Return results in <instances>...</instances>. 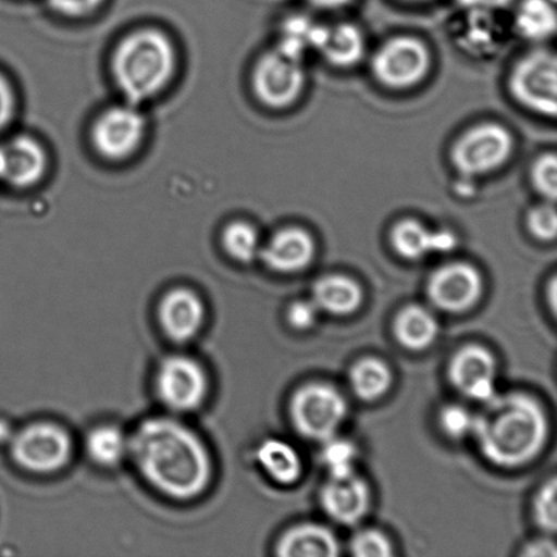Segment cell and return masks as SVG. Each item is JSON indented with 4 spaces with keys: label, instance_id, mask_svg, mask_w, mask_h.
<instances>
[{
    "label": "cell",
    "instance_id": "obj_1",
    "mask_svg": "<svg viewBox=\"0 0 557 557\" xmlns=\"http://www.w3.org/2000/svg\"><path fill=\"white\" fill-rule=\"evenodd\" d=\"M128 455L147 482L173 499H194L211 482L209 450L177 420H145L128 438Z\"/></svg>",
    "mask_w": 557,
    "mask_h": 557
},
{
    "label": "cell",
    "instance_id": "obj_2",
    "mask_svg": "<svg viewBox=\"0 0 557 557\" xmlns=\"http://www.w3.org/2000/svg\"><path fill=\"white\" fill-rule=\"evenodd\" d=\"M483 406L472 435L485 460L515 469L540 455L548 438V419L537 400L525 393H496Z\"/></svg>",
    "mask_w": 557,
    "mask_h": 557
},
{
    "label": "cell",
    "instance_id": "obj_3",
    "mask_svg": "<svg viewBox=\"0 0 557 557\" xmlns=\"http://www.w3.org/2000/svg\"><path fill=\"white\" fill-rule=\"evenodd\" d=\"M177 71V52L165 33L139 29L125 36L114 49L112 74L124 100L134 106L161 95Z\"/></svg>",
    "mask_w": 557,
    "mask_h": 557
},
{
    "label": "cell",
    "instance_id": "obj_4",
    "mask_svg": "<svg viewBox=\"0 0 557 557\" xmlns=\"http://www.w3.org/2000/svg\"><path fill=\"white\" fill-rule=\"evenodd\" d=\"M347 414L346 398L325 382L300 386L289 401V417L295 430L310 441L325 442L336 436Z\"/></svg>",
    "mask_w": 557,
    "mask_h": 557
},
{
    "label": "cell",
    "instance_id": "obj_5",
    "mask_svg": "<svg viewBox=\"0 0 557 557\" xmlns=\"http://www.w3.org/2000/svg\"><path fill=\"white\" fill-rule=\"evenodd\" d=\"M515 138L509 129L498 123L474 125L455 141L450 161L460 176L484 177L498 171L510 160Z\"/></svg>",
    "mask_w": 557,
    "mask_h": 557
},
{
    "label": "cell",
    "instance_id": "obj_6",
    "mask_svg": "<svg viewBox=\"0 0 557 557\" xmlns=\"http://www.w3.org/2000/svg\"><path fill=\"white\" fill-rule=\"evenodd\" d=\"M511 96L529 111L555 117L557 59L548 49H534L518 60L509 78Z\"/></svg>",
    "mask_w": 557,
    "mask_h": 557
},
{
    "label": "cell",
    "instance_id": "obj_7",
    "mask_svg": "<svg viewBox=\"0 0 557 557\" xmlns=\"http://www.w3.org/2000/svg\"><path fill=\"white\" fill-rule=\"evenodd\" d=\"M429 70V48L411 36L391 38L382 44L371 60V71L375 79L393 90L417 86L428 75Z\"/></svg>",
    "mask_w": 557,
    "mask_h": 557
},
{
    "label": "cell",
    "instance_id": "obj_8",
    "mask_svg": "<svg viewBox=\"0 0 557 557\" xmlns=\"http://www.w3.org/2000/svg\"><path fill=\"white\" fill-rule=\"evenodd\" d=\"M147 122L138 106L125 101L106 109L91 128L92 146L109 161H123L140 149Z\"/></svg>",
    "mask_w": 557,
    "mask_h": 557
},
{
    "label": "cell",
    "instance_id": "obj_9",
    "mask_svg": "<svg viewBox=\"0 0 557 557\" xmlns=\"http://www.w3.org/2000/svg\"><path fill=\"white\" fill-rule=\"evenodd\" d=\"M11 455L29 472L52 473L69 462L73 442L62 428L52 423H35L18 431L10 441Z\"/></svg>",
    "mask_w": 557,
    "mask_h": 557
},
{
    "label": "cell",
    "instance_id": "obj_10",
    "mask_svg": "<svg viewBox=\"0 0 557 557\" xmlns=\"http://www.w3.org/2000/svg\"><path fill=\"white\" fill-rule=\"evenodd\" d=\"M305 84L302 60L289 58L276 48L261 54L256 62L253 91L265 107L283 109L293 106L302 95Z\"/></svg>",
    "mask_w": 557,
    "mask_h": 557
},
{
    "label": "cell",
    "instance_id": "obj_11",
    "mask_svg": "<svg viewBox=\"0 0 557 557\" xmlns=\"http://www.w3.org/2000/svg\"><path fill=\"white\" fill-rule=\"evenodd\" d=\"M158 396L168 408L189 412L205 403L209 393V379L195 359L173 355L162 360L156 376Z\"/></svg>",
    "mask_w": 557,
    "mask_h": 557
},
{
    "label": "cell",
    "instance_id": "obj_12",
    "mask_svg": "<svg viewBox=\"0 0 557 557\" xmlns=\"http://www.w3.org/2000/svg\"><path fill=\"white\" fill-rule=\"evenodd\" d=\"M428 294L436 309L446 313H463L482 298L483 277L473 265L455 261L431 274Z\"/></svg>",
    "mask_w": 557,
    "mask_h": 557
},
{
    "label": "cell",
    "instance_id": "obj_13",
    "mask_svg": "<svg viewBox=\"0 0 557 557\" xmlns=\"http://www.w3.org/2000/svg\"><path fill=\"white\" fill-rule=\"evenodd\" d=\"M450 384L473 401L487 403L496 393V360L482 346L462 347L453 355L447 370Z\"/></svg>",
    "mask_w": 557,
    "mask_h": 557
},
{
    "label": "cell",
    "instance_id": "obj_14",
    "mask_svg": "<svg viewBox=\"0 0 557 557\" xmlns=\"http://www.w3.org/2000/svg\"><path fill=\"white\" fill-rule=\"evenodd\" d=\"M48 154L29 135H18L0 144V182L18 189L35 187L46 177Z\"/></svg>",
    "mask_w": 557,
    "mask_h": 557
},
{
    "label": "cell",
    "instance_id": "obj_15",
    "mask_svg": "<svg viewBox=\"0 0 557 557\" xmlns=\"http://www.w3.org/2000/svg\"><path fill=\"white\" fill-rule=\"evenodd\" d=\"M322 509L333 521L344 527L357 525L363 520L371 507V493L363 479L351 476L330 478L321 490Z\"/></svg>",
    "mask_w": 557,
    "mask_h": 557
},
{
    "label": "cell",
    "instance_id": "obj_16",
    "mask_svg": "<svg viewBox=\"0 0 557 557\" xmlns=\"http://www.w3.org/2000/svg\"><path fill=\"white\" fill-rule=\"evenodd\" d=\"M315 256V243L300 227L282 228L261 247L259 258L277 274H297L308 269Z\"/></svg>",
    "mask_w": 557,
    "mask_h": 557
},
{
    "label": "cell",
    "instance_id": "obj_17",
    "mask_svg": "<svg viewBox=\"0 0 557 557\" xmlns=\"http://www.w3.org/2000/svg\"><path fill=\"white\" fill-rule=\"evenodd\" d=\"M163 332L173 342H189L198 335L206 319L201 299L188 288H174L162 298L158 309Z\"/></svg>",
    "mask_w": 557,
    "mask_h": 557
},
{
    "label": "cell",
    "instance_id": "obj_18",
    "mask_svg": "<svg viewBox=\"0 0 557 557\" xmlns=\"http://www.w3.org/2000/svg\"><path fill=\"white\" fill-rule=\"evenodd\" d=\"M391 244L400 258L419 261L430 255L451 252L457 247V238L450 232H434L422 222L407 218L393 226Z\"/></svg>",
    "mask_w": 557,
    "mask_h": 557
},
{
    "label": "cell",
    "instance_id": "obj_19",
    "mask_svg": "<svg viewBox=\"0 0 557 557\" xmlns=\"http://www.w3.org/2000/svg\"><path fill=\"white\" fill-rule=\"evenodd\" d=\"M276 554L282 557H336L341 554L335 533L317 523L288 529L278 540Z\"/></svg>",
    "mask_w": 557,
    "mask_h": 557
},
{
    "label": "cell",
    "instance_id": "obj_20",
    "mask_svg": "<svg viewBox=\"0 0 557 557\" xmlns=\"http://www.w3.org/2000/svg\"><path fill=\"white\" fill-rule=\"evenodd\" d=\"M311 300L317 308L332 315L355 313L363 302V292L354 278L327 275L319 278L311 288Z\"/></svg>",
    "mask_w": 557,
    "mask_h": 557
},
{
    "label": "cell",
    "instance_id": "obj_21",
    "mask_svg": "<svg viewBox=\"0 0 557 557\" xmlns=\"http://www.w3.org/2000/svg\"><path fill=\"white\" fill-rule=\"evenodd\" d=\"M393 332L404 348L409 351H423L433 346L438 337L440 324L429 309L409 305L397 314Z\"/></svg>",
    "mask_w": 557,
    "mask_h": 557
},
{
    "label": "cell",
    "instance_id": "obj_22",
    "mask_svg": "<svg viewBox=\"0 0 557 557\" xmlns=\"http://www.w3.org/2000/svg\"><path fill=\"white\" fill-rule=\"evenodd\" d=\"M256 458L263 471L281 485H293L304 472L302 458L292 444L282 440H267L258 447Z\"/></svg>",
    "mask_w": 557,
    "mask_h": 557
},
{
    "label": "cell",
    "instance_id": "obj_23",
    "mask_svg": "<svg viewBox=\"0 0 557 557\" xmlns=\"http://www.w3.org/2000/svg\"><path fill=\"white\" fill-rule=\"evenodd\" d=\"M327 63L348 69L358 64L364 54V38L357 26L344 22L327 26L324 42L319 51Z\"/></svg>",
    "mask_w": 557,
    "mask_h": 557
},
{
    "label": "cell",
    "instance_id": "obj_24",
    "mask_svg": "<svg viewBox=\"0 0 557 557\" xmlns=\"http://www.w3.org/2000/svg\"><path fill=\"white\" fill-rule=\"evenodd\" d=\"M327 26L304 15L289 16L283 22L276 49L289 58L302 60L308 51H320L325 40Z\"/></svg>",
    "mask_w": 557,
    "mask_h": 557
},
{
    "label": "cell",
    "instance_id": "obj_25",
    "mask_svg": "<svg viewBox=\"0 0 557 557\" xmlns=\"http://www.w3.org/2000/svg\"><path fill=\"white\" fill-rule=\"evenodd\" d=\"M393 374L385 362L376 358L358 360L349 370V386L363 401H375L389 392Z\"/></svg>",
    "mask_w": 557,
    "mask_h": 557
},
{
    "label": "cell",
    "instance_id": "obj_26",
    "mask_svg": "<svg viewBox=\"0 0 557 557\" xmlns=\"http://www.w3.org/2000/svg\"><path fill=\"white\" fill-rule=\"evenodd\" d=\"M553 0H522L516 13V27L529 41L548 40L556 33V10Z\"/></svg>",
    "mask_w": 557,
    "mask_h": 557
},
{
    "label": "cell",
    "instance_id": "obj_27",
    "mask_svg": "<svg viewBox=\"0 0 557 557\" xmlns=\"http://www.w3.org/2000/svg\"><path fill=\"white\" fill-rule=\"evenodd\" d=\"M86 449L92 461L114 467L128 455V438L114 425H101L87 436Z\"/></svg>",
    "mask_w": 557,
    "mask_h": 557
},
{
    "label": "cell",
    "instance_id": "obj_28",
    "mask_svg": "<svg viewBox=\"0 0 557 557\" xmlns=\"http://www.w3.org/2000/svg\"><path fill=\"white\" fill-rule=\"evenodd\" d=\"M222 245L232 259L244 264L259 259L261 247H263L258 228L245 221L228 223L222 233Z\"/></svg>",
    "mask_w": 557,
    "mask_h": 557
},
{
    "label": "cell",
    "instance_id": "obj_29",
    "mask_svg": "<svg viewBox=\"0 0 557 557\" xmlns=\"http://www.w3.org/2000/svg\"><path fill=\"white\" fill-rule=\"evenodd\" d=\"M322 449V462L325 463L330 478L342 479L355 473V460H357V447L347 440L333 438L324 442Z\"/></svg>",
    "mask_w": 557,
    "mask_h": 557
},
{
    "label": "cell",
    "instance_id": "obj_30",
    "mask_svg": "<svg viewBox=\"0 0 557 557\" xmlns=\"http://www.w3.org/2000/svg\"><path fill=\"white\" fill-rule=\"evenodd\" d=\"M533 188L544 199L554 203L557 196V158L555 152H547L537 158L531 171Z\"/></svg>",
    "mask_w": 557,
    "mask_h": 557
},
{
    "label": "cell",
    "instance_id": "obj_31",
    "mask_svg": "<svg viewBox=\"0 0 557 557\" xmlns=\"http://www.w3.org/2000/svg\"><path fill=\"white\" fill-rule=\"evenodd\" d=\"M556 479H550L534 498L533 515L537 527L545 533H555L557 528Z\"/></svg>",
    "mask_w": 557,
    "mask_h": 557
},
{
    "label": "cell",
    "instance_id": "obj_32",
    "mask_svg": "<svg viewBox=\"0 0 557 557\" xmlns=\"http://www.w3.org/2000/svg\"><path fill=\"white\" fill-rule=\"evenodd\" d=\"M438 419L442 431L451 440H463L472 435L474 417L458 404L442 408Z\"/></svg>",
    "mask_w": 557,
    "mask_h": 557
},
{
    "label": "cell",
    "instance_id": "obj_33",
    "mask_svg": "<svg viewBox=\"0 0 557 557\" xmlns=\"http://www.w3.org/2000/svg\"><path fill=\"white\" fill-rule=\"evenodd\" d=\"M527 225L534 238L539 242H554L557 234V214L554 203H547L533 207L529 211Z\"/></svg>",
    "mask_w": 557,
    "mask_h": 557
},
{
    "label": "cell",
    "instance_id": "obj_34",
    "mask_svg": "<svg viewBox=\"0 0 557 557\" xmlns=\"http://www.w3.org/2000/svg\"><path fill=\"white\" fill-rule=\"evenodd\" d=\"M351 553L358 557H391L393 548L384 533L368 529L352 539Z\"/></svg>",
    "mask_w": 557,
    "mask_h": 557
},
{
    "label": "cell",
    "instance_id": "obj_35",
    "mask_svg": "<svg viewBox=\"0 0 557 557\" xmlns=\"http://www.w3.org/2000/svg\"><path fill=\"white\" fill-rule=\"evenodd\" d=\"M319 314L320 310L313 300L299 299L289 306L287 320L295 330L308 331L315 325Z\"/></svg>",
    "mask_w": 557,
    "mask_h": 557
},
{
    "label": "cell",
    "instance_id": "obj_36",
    "mask_svg": "<svg viewBox=\"0 0 557 557\" xmlns=\"http://www.w3.org/2000/svg\"><path fill=\"white\" fill-rule=\"evenodd\" d=\"M102 3L103 0H48L53 11L69 18H84L95 14Z\"/></svg>",
    "mask_w": 557,
    "mask_h": 557
},
{
    "label": "cell",
    "instance_id": "obj_37",
    "mask_svg": "<svg viewBox=\"0 0 557 557\" xmlns=\"http://www.w3.org/2000/svg\"><path fill=\"white\" fill-rule=\"evenodd\" d=\"M15 112V97L10 82L0 74V134L9 127Z\"/></svg>",
    "mask_w": 557,
    "mask_h": 557
},
{
    "label": "cell",
    "instance_id": "obj_38",
    "mask_svg": "<svg viewBox=\"0 0 557 557\" xmlns=\"http://www.w3.org/2000/svg\"><path fill=\"white\" fill-rule=\"evenodd\" d=\"M522 555L528 557H556V545L549 540H537V542L528 544Z\"/></svg>",
    "mask_w": 557,
    "mask_h": 557
},
{
    "label": "cell",
    "instance_id": "obj_39",
    "mask_svg": "<svg viewBox=\"0 0 557 557\" xmlns=\"http://www.w3.org/2000/svg\"><path fill=\"white\" fill-rule=\"evenodd\" d=\"M462 8L474 11H491L506 9L512 0H457Z\"/></svg>",
    "mask_w": 557,
    "mask_h": 557
},
{
    "label": "cell",
    "instance_id": "obj_40",
    "mask_svg": "<svg viewBox=\"0 0 557 557\" xmlns=\"http://www.w3.org/2000/svg\"><path fill=\"white\" fill-rule=\"evenodd\" d=\"M306 2L317 9H338L351 3L352 0H306Z\"/></svg>",
    "mask_w": 557,
    "mask_h": 557
},
{
    "label": "cell",
    "instance_id": "obj_41",
    "mask_svg": "<svg viewBox=\"0 0 557 557\" xmlns=\"http://www.w3.org/2000/svg\"><path fill=\"white\" fill-rule=\"evenodd\" d=\"M13 430H11L10 424L5 423L4 420H0V444H5V442H10L13 438Z\"/></svg>",
    "mask_w": 557,
    "mask_h": 557
},
{
    "label": "cell",
    "instance_id": "obj_42",
    "mask_svg": "<svg viewBox=\"0 0 557 557\" xmlns=\"http://www.w3.org/2000/svg\"><path fill=\"white\" fill-rule=\"evenodd\" d=\"M550 293H549V298H550V306H553V310L556 309V278L553 277V281H550Z\"/></svg>",
    "mask_w": 557,
    "mask_h": 557
},
{
    "label": "cell",
    "instance_id": "obj_43",
    "mask_svg": "<svg viewBox=\"0 0 557 557\" xmlns=\"http://www.w3.org/2000/svg\"><path fill=\"white\" fill-rule=\"evenodd\" d=\"M412 2H422V0H412Z\"/></svg>",
    "mask_w": 557,
    "mask_h": 557
}]
</instances>
